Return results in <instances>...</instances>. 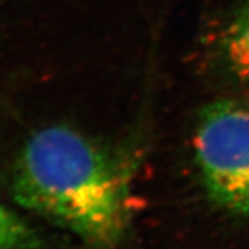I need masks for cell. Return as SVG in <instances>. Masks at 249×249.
<instances>
[{"label":"cell","mask_w":249,"mask_h":249,"mask_svg":"<svg viewBox=\"0 0 249 249\" xmlns=\"http://www.w3.org/2000/svg\"><path fill=\"white\" fill-rule=\"evenodd\" d=\"M136 151L103 143L67 125L37 130L12 174L13 197L92 249H115L132 218Z\"/></svg>","instance_id":"cell-1"},{"label":"cell","mask_w":249,"mask_h":249,"mask_svg":"<svg viewBox=\"0 0 249 249\" xmlns=\"http://www.w3.org/2000/svg\"><path fill=\"white\" fill-rule=\"evenodd\" d=\"M194 157L208 199L249 218V100L219 99L200 111Z\"/></svg>","instance_id":"cell-2"},{"label":"cell","mask_w":249,"mask_h":249,"mask_svg":"<svg viewBox=\"0 0 249 249\" xmlns=\"http://www.w3.org/2000/svg\"><path fill=\"white\" fill-rule=\"evenodd\" d=\"M214 58L229 81L249 90V0L240 4L216 31Z\"/></svg>","instance_id":"cell-3"},{"label":"cell","mask_w":249,"mask_h":249,"mask_svg":"<svg viewBox=\"0 0 249 249\" xmlns=\"http://www.w3.org/2000/svg\"><path fill=\"white\" fill-rule=\"evenodd\" d=\"M42 246L39 234L0 202V249H39Z\"/></svg>","instance_id":"cell-4"}]
</instances>
